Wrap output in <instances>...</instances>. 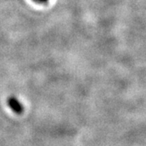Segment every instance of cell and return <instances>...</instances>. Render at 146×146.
<instances>
[{
    "label": "cell",
    "mask_w": 146,
    "mask_h": 146,
    "mask_svg": "<svg viewBox=\"0 0 146 146\" xmlns=\"http://www.w3.org/2000/svg\"><path fill=\"white\" fill-rule=\"evenodd\" d=\"M34 1H36L37 3H46L48 0H34Z\"/></svg>",
    "instance_id": "cell-2"
},
{
    "label": "cell",
    "mask_w": 146,
    "mask_h": 146,
    "mask_svg": "<svg viewBox=\"0 0 146 146\" xmlns=\"http://www.w3.org/2000/svg\"><path fill=\"white\" fill-rule=\"evenodd\" d=\"M8 106L11 107V109L16 114H21L24 110V107L21 105V103L16 99L14 97H11L7 101Z\"/></svg>",
    "instance_id": "cell-1"
}]
</instances>
